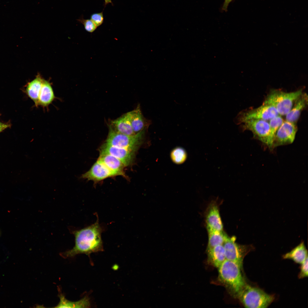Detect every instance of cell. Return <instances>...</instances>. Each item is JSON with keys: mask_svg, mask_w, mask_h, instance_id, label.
<instances>
[{"mask_svg": "<svg viewBox=\"0 0 308 308\" xmlns=\"http://www.w3.org/2000/svg\"><path fill=\"white\" fill-rule=\"evenodd\" d=\"M102 229L98 219L94 224L72 232L75 237V245L71 250L62 252L64 258H70L80 254L88 256L93 253L103 251L101 234Z\"/></svg>", "mask_w": 308, "mask_h": 308, "instance_id": "6da1fadb", "label": "cell"}, {"mask_svg": "<svg viewBox=\"0 0 308 308\" xmlns=\"http://www.w3.org/2000/svg\"><path fill=\"white\" fill-rule=\"evenodd\" d=\"M303 89L286 92L279 89H272L266 97L263 104L274 107L279 114L285 116L291 110L296 99L303 92Z\"/></svg>", "mask_w": 308, "mask_h": 308, "instance_id": "7a4b0ae2", "label": "cell"}, {"mask_svg": "<svg viewBox=\"0 0 308 308\" xmlns=\"http://www.w3.org/2000/svg\"><path fill=\"white\" fill-rule=\"evenodd\" d=\"M218 268L220 279L238 295L246 284L242 268L235 262L226 259Z\"/></svg>", "mask_w": 308, "mask_h": 308, "instance_id": "3957f363", "label": "cell"}, {"mask_svg": "<svg viewBox=\"0 0 308 308\" xmlns=\"http://www.w3.org/2000/svg\"><path fill=\"white\" fill-rule=\"evenodd\" d=\"M238 296L246 308H267L274 299L273 295H269L259 288L246 284Z\"/></svg>", "mask_w": 308, "mask_h": 308, "instance_id": "277c9868", "label": "cell"}, {"mask_svg": "<svg viewBox=\"0 0 308 308\" xmlns=\"http://www.w3.org/2000/svg\"><path fill=\"white\" fill-rule=\"evenodd\" d=\"M109 132L105 142L106 144L136 152L141 145L146 129L132 135L117 132L109 126Z\"/></svg>", "mask_w": 308, "mask_h": 308, "instance_id": "5b68a950", "label": "cell"}, {"mask_svg": "<svg viewBox=\"0 0 308 308\" xmlns=\"http://www.w3.org/2000/svg\"><path fill=\"white\" fill-rule=\"evenodd\" d=\"M243 130H249L253 133L254 137L266 145L270 150L273 149L270 140V127L268 121L260 119H249L244 121Z\"/></svg>", "mask_w": 308, "mask_h": 308, "instance_id": "8992f818", "label": "cell"}, {"mask_svg": "<svg viewBox=\"0 0 308 308\" xmlns=\"http://www.w3.org/2000/svg\"><path fill=\"white\" fill-rule=\"evenodd\" d=\"M236 238L228 236L223 244L226 259L237 264L241 268L244 257L253 247L251 245H241L236 242Z\"/></svg>", "mask_w": 308, "mask_h": 308, "instance_id": "52a82bcc", "label": "cell"}, {"mask_svg": "<svg viewBox=\"0 0 308 308\" xmlns=\"http://www.w3.org/2000/svg\"><path fill=\"white\" fill-rule=\"evenodd\" d=\"M278 115H279L274 107L262 104L257 108L247 110L240 112L237 116L236 121L238 124H239L244 121L251 119H260L268 121Z\"/></svg>", "mask_w": 308, "mask_h": 308, "instance_id": "ba28073f", "label": "cell"}, {"mask_svg": "<svg viewBox=\"0 0 308 308\" xmlns=\"http://www.w3.org/2000/svg\"><path fill=\"white\" fill-rule=\"evenodd\" d=\"M297 131L296 124L284 121L277 131L274 137L273 149L277 147L292 143Z\"/></svg>", "mask_w": 308, "mask_h": 308, "instance_id": "9c48e42d", "label": "cell"}, {"mask_svg": "<svg viewBox=\"0 0 308 308\" xmlns=\"http://www.w3.org/2000/svg\"><path fill=\"white\" fill-rule=\"evenodd\" d=\"M100 153H106L112 155L119 159L125 167L132 163L135 157V152L123 148L112 146L104 143L100 147Z\"/></svg>", "mask_w": 308, "mask_h": 308, "instance_id": "30bf717a", "label": "cell"}, {"mask_svg": "<svg viewBox=\"0 0 308 308\" xmlns=\"http://www.w3.org/2000/svg\"><path fill=\"white\" fill-rule=\"evenodd\" d=\"M205 217L206 228L223 231L218 205L216 201H212L208 204L205 211Z\"/></svg>", "mask_w": 308, "mask_h": 308, "instance_id": "8fae6325", "label": "cell"}, {"mask_svg": "<svg viewBox=\"0 0 308 308\" xmlns=\"http://www.w3.org/2000/svg\"><path fill=\"white\" fill-rule=\"evenodd\" d=\"M114 176H115L113 173L98 159L88 171L82 175L81 177L97 182Z\"/></svg>", "mask_w": 308, "mask_h": 308, "instance_id": "7c38bea8", "label": "cell"}, {"mask_svg": "<svg viewBox=\"0 0 308 308\" xmlns=\"http://www.w3.org/2000/svg\"><path fill=\"white\" fill-rule=\"evenodd\" d=\"M98 159L102 162L115 176H122L126 177L124 171V167H125L122 162L117 158L110 154L100 153Z\"/></svg>", "mask_w": 308, "mask_h": 308, "instance_id": "4fadbf2b", "label": "cell"}, {"mask_svg": "<svg viewBox=\"0 0 308 308\" xmlns=\"http://www.w3.org/2000/svg\"><path fill=\"white\" fill-rule=\"evenodd\" d=\"M108 126L115 131L121 134L128 135L135 134L131 126L129 112L116 119L110 121Z\"/></svg>", "mask_w": 308, "mask_h": 308, "instance_id": "5bb4252c", "label": "cell"}, {"mask_svg": "<svg viewBox=\"0 0 308 308\" xmlns=\"http://www.w3.org/2000/svg\"><path fill=\"white\" fill-rule=\"evenodd\" d=\"M308 104V96L302 93L296 99L290 111L285 115V120L295 123L299 119L301 112Z\"/></svg>", "mask_w": 308, "mask_h": 308, "instance_id": "9a60e30c", "label": "cell"}, {"mask_svg": "<svg viewBox=\"0 0 308 308\" xmlns=\"http://www.w3.org/2000/svg\"><path fill=\"white\" fill-rule=\"evenodd\" d=\"M129 112L131 126L135 134L148 127L150 123L143 115L139 104L135 110Z\"/></svg>", "mask_w": 308, "mask_h": 308, "instance_id": "2e32d148", "label": "cell"}, {"mask_svg": "<svg viewBox=\"0 0 308 308\" xmlns=\"http://www.w3.org/2000/svg\"><path fill=\"white\" fill-rule=\"evenodd\" d=\"M56 98L50 82L43 79L39 96L38 107L48 108Z\"/></svg>", "mask_w": 308, "mask_h": 308, "instance_id": "e0dca14e", "label": "cell"}, {"mask_svg": "<svg viewBox=\"0 0 308 308\" xmlns=\"http://www.w3.org/2000/svg\"><path fill=\"white\" fill-rule=\"evenodd\" d=\"M43 80L40 74H38L34 79L28 83L26 89V94L33 101L37 107H38L39 96Z\"/></svg>", "mask_w": 308, "mask_h": 308, "instance_id": "ac0fdd59", "label": "cell"}, {"mask_svg": "<svg viewBox=\"0 0 308 308\" xmlns=\"http://www.w3.org/2000/svg\"><path fill=\"white\" fill-rule=\"evenodd\" d=\"M207 251L208 261L214 267L218 268L226 260L223 245L217 246Z\"/></svg>", "mask_w": 308, "mask_h": 308, "instance_id": "d6986e66", "label": "cell"}, {"mask_svg": "<svg viewBox=\"0 0 308 308\" xmlns=\"http://www.w3.org/2000/svg\"><path fill=\"white\" fill-rule=\"evenodd\" d=\"M308 256L307 249L302 242L290 252L283 256L284 259H289L298 264H301Z\"/></svg>", "mask_w": 308, "mask_h": 308, "instance_id": "ffe728a7", "label": "cell"}, {"mask_svg": "<svg viewBox=\"0 0 308 308\" xmlns=\"http://www.w3.org/2000/svg\"><path fill=\"white\" fill-rule=\"evenodd\" d=\"M207 229L208 235L207 251L217 246L223 244L228 236L223 231H219L209 228Z\"/></svg>", "mask_w": 308, "mask_h": 308, "instance_id": "44dd1931", "label": "cell"}, {"mask_svg": "<svg viewBox=\"0 0 308 308\" xmlns=\"http://www.w3.org/2000/svg\"><path fill=\"white\" fill-rule=\"evenodd\" d=\"M60 301L55 307L57 308H84L90 307L89 299L87 296L84 297L77 301H72L67 299L63 295H59Z\"/></svg>", "mask_w": 308, "mask_h": 308, "instance_id": "7402d4cb", "label": "cell"}, {"mask_svg": "<svg viewBox=\"0 0 308 308\" xmlns=\"http://www.w3.org/2000/svg\"><path fill=\"white\" fill-rule=\"evenodd\" d=\"M170 157L174 163L180 165L183 163L186 160L187 153L184 148L181 147H177L172 150Z\"/></svg>", "mask_w": 308, "mask_h": 308, "instance_id": "603a6c76", "label": "cell"}, {"mask_svg": "<svg viewBox=\"0 0 308 308\" xmlns=\"http://www.w3.org/2000/svg\"><path fill=\"white\" fill-rule=\"evenodd\" d=\"M269 121L270 140L272 146L273 140L276 133L284 120L281 116L278 115L272 118Z\"/></svg>", "mask_w": 308, "mask_h": 308, "instance_id": "cb8c5ba5", "label": "cell"}, {"mask_svg": "<svg viewBox=\"0 0 308 308\" xmlns=\"http://www.w3.org/2000/svg\"><path fill=\"white\" fill-rule=\"evenodd\" d=\"M77 20L84 25L85 30L88 32L92 33L97 29V27L90 19H84L82 16Z\"/></svg>", "mask_w": 308, "mask_h": 308, "instance_id": "d4e9b609", "label": "cell"}, {"mask_svg": "<svg viewBox=\"0 0 308 308\" xmlns=\"http://www.w3.org/2000/svg\"><path fill=\"white\" fill-rule=\"evenodd\" d=\"M90 19L97 27L100 26L104 22L103 11L99 13H93L90 16Z\"/></svg>", "mask_w": 308, "mask_h": 308, "instance_id": "484cf974", "label": "cell"}, {"mask_svg": "<svg viewBox=\"0 0 308 308\" xmlns=\"http://www.w3.org/2000/svg\"><path fill=\"white\" fill-rule=\"evenodd\" d=\"M301 264V271L298 275L299 278H302L308 276V256Z\"/></svg>", "mask_w": 308, "mask_h": 308, "instance_id": "4316f807", "label": "cell"}, {"mask_svg": "<svg viewBox=\"0 0 308 308\" xmlns=\"http://www.w3.org/2000/svg\"><path fill=\"white\" fill-rule=\"evenodd\" d=\"M10 126L9 124L4 123L0 122V132L2 131L9 127Z\"/></svg>", "mask_w": 308, "mask_h": 308, "instance_id": "83f0119b", "label": "cell"}, {"mask_svg": "<svg viewBox=\"0 0 308 308\" xmlns=\"http://www.w3.org/2000/svg\"><path fill=\"white\" fill-rule=\"evenodd\" d=\"M232 0H224V3L222 7V9L224 10H226L229 3Z\"/></svg>", "mask_w": 308, "mask_h": 308, "instance_id": "f1b7e54d", "label": "cell"}, {"mask_svg": "<svg viewBox=\"0 0 308 308\" xmlns=\"http://www.w3.org/2000/svg\"><path fill=\"white\" fill-rule=\"evenodd\" d=\"M104 5L105 6L107 4L109 3L112 4L113 5V3L112 1V0H104Z\"/></svg>", "mask_w": 308, "mask_h": 308, "instance_id": "f546056e", "label": "cell"}]
</instances>
